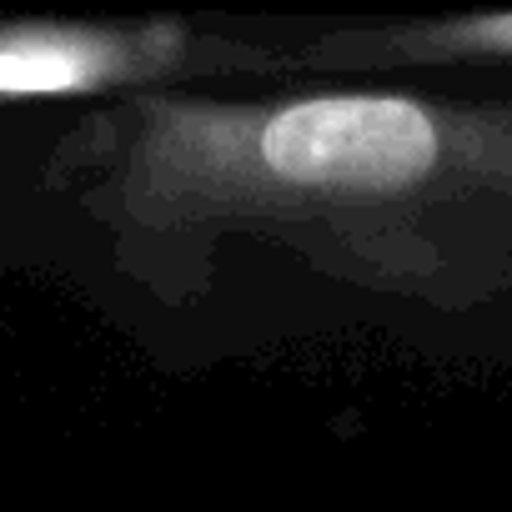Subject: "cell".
Instances as JSON below:
<instances>
[{"label":"cell","instance_id":"obj_1","mask_svg":"<svg viewBox=\"0 0 512 512\" xmlns=\"http://www.w3.org/2000/svg\"><path fill=\"white\" fill-rule=\"evenodd\" d=\"M297 26L216 21H0V106H111L211 86H292Z\"/></svg>","mask_w":512,"mask_h":512}]
</instances>
